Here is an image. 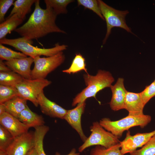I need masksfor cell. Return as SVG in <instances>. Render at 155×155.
<instances>
[{
	"label": "cell",
	"mask_w": 155,
	"mask_h": 155,
	"mask_svg": "<svg viewBox=\"0 0 155 155\" xmlns=\"http://www.w3.org/2000/svg\"><path fill=\"white\" fill-rule=\"evenodd\" d=\"M40 1L36 0L35 8L27 22L14 31L27 39L32 40L43 37L53 32L66 34L56 25L57 15L53 9L46 7L44 9L40 5Z\"/></svg>",
	"instance_id": "6da1fadb"
},
{
	"label": "cell",
	"mask_w": 155,
	"mask_h": 155,
	"mask_svg": "<svg viewBox=\"0 0 155 155\" xmlns=\"http://www.w3.org/2000/svg\"><path fill=\"white\" fill-rule=\"evenodd\" d=\"M83 78L86 87L73 99L72 106L86 101L90 97H94L96 100L97 93L105 88H110L115 80L110 72L102 70H98L95 75L88 73L84 74Z\"/></svg>",
	"instance_id": "7a4b0ae2"
},
{
	"label": "cell",
	"mask_w": 155,
	"mask_h": 155,
	"mask_svg": "<svg viewBox=\"0 0 155 155\" xmlns=\"http://www.w3.org/2000/svg\"><path fill=\"white\" fill-rule=\"evenodd\" d=\"M33 43L32 40L24 37L15 39L5 38L0 40V44L11 46L26 56L33 59L38 56L44 55L47 57L53 56L66 50L68 47L66 45H60L58 42L55 44L53 47L40 48L33 46Z\"/></svg>",
	"instance_id": "3957f363"
},
{
	"label": "cell",
	"mask_w": 155,
	"mask_h": 155,
	"mask_svg": "<svg viewBox=\"0 0 155 155\" xmlns=\"http://www.w3.org/2000/svg\"><path fill=\"white\" fill-rule=\"evenodd\" d=\"M151 117L144 114L140 116L128 115L119 120L112 121L109 118H104L100 121V125L105 130L111 132L119 138L123 132L131 128L140 126L143 128L151 121Z\"/></svg>",
	"instance_id": "277c9868"
},
{
	"label": "cell",
	"mask_w": 155,
	"mask_h": 155,
	"mask_svg": "<svg viewBox=\"0 0 155 155\" xmlns=\"http://www.w3.org/2000/svg\"><path fill=\"white\" fill-rule=\"evenodd\" d=\"M90 129V136L78 148L80 152L91 146H100L108 148L120 142L118 137L105 130L97 121L93 123Z\"/></svg>",
	"instance_id": "5b68a950"
},
{
	"label": "cell",
	"mask_w": 155,
	"mask_h": 155,
	"mask_svg": "<svg viewBox=\"0 0 155 155\" xmlns=\"http://www.w3.org/2000/svg\"><path fill=\"white\" fill-rule=\"evenodd\" d=\"M98 1L101 13L106 24V32L103 41V44L105 43L113 27L121 28L128 32L132 33L131 29L127 25L125 20L126 16L129 13L128 10H118L102 0H98Z\"/></svg>",
	"instance_id": "8992f818"
},
{
	"label": "cell",
	"mask_w": 155,
	"mask_h": 155,
	"mask_svg": "<svg viewBox=\"0 0 155 155\" xmlns=\"http://www.w3.org/2000/svg\"><path fill=\"white\" fill-rule=\"evenodd\" d=\"M34 59V66L31 72V79H45L48 75L54 70L64 61L65 56L63 51L51 57Z\"/></svg>",
	"instance_id": "52a82bcc"
},
{
	"label": "cell",
	"mask_w": 155,
	"mask_h": 155,
	"mask_svg": "<svg viewBox=\"0 0 155 155\" xmlns=\"http://www.w3.org/2000/svg\"><path fill=\"white\" fill-rule=\"evenodd\" d=\"M51 81L46 79H26L23 80L15 86L19 96L26 100L31 101L36 107L39 105L38 98L40 93L43 92L44 89L50 85Z\"/></svg>",
	"instance_id": "ba28073f"
},
{
	"label": "cell",
	"mask_w": 155,
	"mask_h": 155,
	"mask_svg": "<svg viewBox=\"0 0 155 155\" xmlns=\"http://www.w3.org/2000/svg\"><path fill=\"white\" fill-rule=\"evenodd\" d=\"M34 145V133L28 132L14 138L5 152L7 155H27Z\"/></svg>",
	"instance_id": "9c48e42d"
},
{
	"label": "cell",
	"mask_w": 155,
	"mask_h": 155,
	"mask_svg": "<svg viewBox=\"0 0 155 155\" xmlns=\"http://www.w3.org/2000/svg\"><path fill=\"white\" fill-rule=\"evenodd\" d=\"M155 135V130L145 133H137L132 135L128 131L125 139L120 142L121 151L123 155L130 153L142 147Z\"/></svg>",
	"instance_id": "30bf717a"
},
{
	"label": "cell",
	"mask_w": 155,
	"mask_h": 155,
	"mask_svg": "<svg viewBox=\"0 0 155 155\" xmlns=\"http://www.w3.org/2000/svg\"><path fill=\"white\" fill-rule=\"evenodd\" d=\"M86 101L80 103L74 108L67 110L65 115V119L75 130L84 142L87 137L83 132L81 125V117L84 113L85 108Z\"/></svg>",
	"instance_id": "8fae6325"
},
{
	"label": "cell",
	"mask_w": 155,
	"mask_h": 155,
	"mask_svg": "<svg viewBox=\"0 0 155 155\" xmlns=\"http://www.w3.org/2000/svg\"><path fill=\"white\" fill-rule=\"evenodd\" d=\"M112 96L109 103L111 109L115 111L125 109V101L127 91L124 85V79L119 78L116 83L110 87Z\"/></svg>",
	"instance_id": "7c38bea8"
},
{
	"label": "cell",
	"mask_w": 155,
	"mask_h": 155,
	"mask_svg": "<svg viewBox=\"0 0 155 155\" xmlns=\"http://www.w3.org/2000/svg\"><path fill=\"white\" fill-rule=\"evenodd\" d=\"M0 124L9 131L14 138L28 132L30 128L6 112L0 115Z\"/></svg>",
	"instance_id": "4fadbf2b"
},
{
	"label": "cell",
	"mask_w": 155,
	"mask_h": 155,
	"mask_svg": "<svg viewBox=\"0 0 155 155\" xmlns=\"http://www.w3.org/2000/svg\"><path fill=\"white\" fill-rule=\"evenodd\" d=\"M38 105L42 113L52 117L64 119L67 110L49 99L44 95L43 92L38 98Z\"/></svg>",
	"instance_id": "5bb4252c"
},
{
	"label": "cell",
	"mask_w": 155,
	"mask_h": 155,
	"mask_svg": "<svg viewBox=\"0 0 155 155\" xmlns=\"http://www.w3.org/2000/svg\"><path fill=\"white\" fill-rule=\"evenodd\" d=\"M34 59L30 57L13 59L4 62L12 71L26 79H31L30 68Z\"/></svg>",
	"instance_id": "9a60e30c"
},
{
	"label": "cell",
	"mask_w": 155,
	"mask_h": 155,
	"mask_svg": "<svg viewBox=\"0 0 155 155\" xmlns=\"http://www.w3.org/2000/svg\"><path fill=\"white\" fill-rule=\"evenodd\" d=\"M144 104L140 93L127 91L125 101V109L129 112L128 115L140 116L144 115Z\"/></svg>",
	"instance_id": "2e32d148"
},
{
	"label": "cell",
	"mask_w": 155,
	"mask_h": 155,
	"mask_svg": "<svg viewBox=\"0 0 155 155\" xmlns=\"http://www.w3.org/2000/svg\"><path fill=\"white\" fill-rule=\"evenodd\" d=\"M18 119L29 128H35L44 123L42 117L32 111L28 106L20 113Z\"/></svg>",
	"instance_id": "e0dca14e"
},
{
	"label": "cell",
	"mask_w": 155,
	"mask_h": 155,
	"mask_svg": "<svg viewBox=\"0 0 155 155\" xmlns=\"http://www.w3.org/2000/svg\"><path fill=\"white\" fill-rule=\"evenodd\" d=\"M26 100L17 96L3 103L5 112L18 118L20 113L28 106Z\"/></svg>",
	"instance_id": "ac0fdd59"
},
{
	"label": "cell",
	"mask_w": 155,
	"mask_h": 155,
	"mask_svg": "<svg viewBox=\"0 0 155 155\" xmlns=\"http://www.w3.org/2000/svg\"><path fill=\"white\" fill-rule=\"evenodd\" d=\"M36 0H17L14 1L13 7L7 17L16 13L19 18L24 20L26 15L31 11V7Z\"/></svg>",
	"instance_id": "d6986e66"
},
{
	"label": "cell",
	"mask_w": 155,
	"mask_h": 155,
	"mask_svg": "<svg viewBox=\"0 0 155 155\" xmlns=\"http://www.w3.org/2000/svg\"><path fill=\"white\" fill-rule=\"evenodd\" d=\"M23 21L16 13L7 18L0 24V40L5 38L7 34H10L12 31H14Z\"/></svg>",
	"instance_id": "ffe728a7"
},
{
	"label": "cell",
	"mask_w": 155,
	"mask_h": 155,
	"mask_svg": "<svg viewBox=\"0 0 155 155\" xmlns=\"http://www.w3.org/2000/svg\"><path fill=\"white\" fill-rule=\"evenodd\" d=\"M34 128V148L37 155H46L43 149V141L49 128L48 126L43 125Z\"/></svg>",
	"instance_id": "44dd1931"
},
{
	"label": "cell",
	"mask_w": 155,
	"mask_h": 155,
	"mask_svg": "<svg viewBox=\"0 0 155 155\" xmlns=\"http://www.w3.org/2000/svg\"><path fill=\"white\" fill-rule=\"evenodd\" d=\"M23 78L12 71L0 72V84L15 87L23 80Z\"/></svg>",
	"instance_id": "7402d4cb"
},
{
	"label": "cell",
	"mask_w": 155,
	"mask_h": 155,
	"mask_svg": "<svg viewBox=\"0 0 155 155\" xmlns=\"http://www.w3.org/2000/svg\"><path fill=\"white\" fill-rule=\"evenodd\" d=\"M85 60L80 53L76 54L71 65L69 68L63 70L62 72L69 74L77 73L82 71H84L88 73L86 67Z\"/></svg>",
	"instance_id": "603a6c76"
},
{
	"label": "cell",
	"mask_w": 155,
	"mask_h": 155,
	"mask_svg": "<svg viewBox=\"0 0 155 155\" xmlns=\"http://www.w3.org/2000/svg\"><path fill=\"white\" fill-rule=\"evenodd\" d=\"M46 7L52 8L57 16L61 14H66L68 11L67 5L74 1L72 0H45Z\"/></svg>",
	"instance_id": "cb8c5ba5"
},
{
	"label": "cell",
	"mask_w": 155,
	"mask_h": 155,
	"mask_svg": "<svg viewBox=\"0 0 155 155\" xmlns=\"http://www.w3.org/2000/svg\"><path fill=\"white\" fill-rule=\"evenodd\" d=\"M120 148V143L108 148L96 146L91 149L90 155H123Z\"/></svg>",
	"instance_id": "d4e9b609"
},
{
	"label": "cell",
	"mask_w": 155,
	"mask_h": 155,
	"mask_svg": "<svg viewBox=\"0 0 155 155\" xmlns=\"http://www.w3.org/2000/svg\"><path fill=\"white\" fill-rule=\"evenodd\" d=\"M17 96L19 94L15 87L0 84V104Z\"/></svg>",
	"instance_id": "484cf974"
},
{
	"label": "cell",
	"mask_w": 155,
	"mask_h": 155,
	"mask_svg": "<svg viewBox=\"0 0 155 155\" xmlns=\"http://www.w3.org/2000/svg\"><path fill=\"white\" fill-rule=\"evenodd\" d=\"M22 53L13 51L0 44V58L2 60L8 61L13 59L27 57Z\"/></svg>",
	"instance_id": "4316f807"
},
{
	"label": "cell",
	"mask_w": 155,
	"mask_h": 155,
	"mask_svg": "<svg viewBox=\"0 0 155 155\" xmlns=\"http://www.w3.org/2000/svg\"><path fill=\"white\" fill-rule=\"evenodd\" d=\"M129 154L130 155H155V135L141 149Z\"/></svg>",
	"instance_id": "83f0119b"
},
{
	"label": "cell",
	"mask_w": 155,
	"mask_h": 155,
	"mask_svg": "<svg viewBox=\"0 0 155 155\" xmlns=\"http://www.w3.org/2000/svg\"><path fill=\"white\" fill-rule=\"evenodd\" d=\"M14 138L5 128L0 125V151L5 152Z\"/></svg>",
	"instance_id": "f1b7e54d"
},
{
	"label": "cell",
	"mask_w": 155,
	"mask_h": 155,
	"mask_svg": "<svg viewBox=\"0 0 155 155\" xmlns=\"http://www.w3.org/2000/svg\"><path fill=\"white\" fill-rule=\"evenodd\" d=\"M77 2L78 6H82L85 8L91 10L102 20H104L100 11L98 0H78Z\"/></svg>",
	"instance_id": "f546056e"
},
{
	"label": "cell",
	"mask_w": 155,
	"mask_h": 155,
	"mask_svg": "<svg viewBox=\"0 0 155 155\" xmlns=\"http://www.w3.org/2000/svg\"><path fill=\"white\" fill-rule=\"evenodd\" d=\"M140 93L145 105L152 98L155 96V85L153 82L146 86L144 90Z\"/></svg>",
	"instance_id": "4dcf8cb0"
},
{
	"label": "cell",
	"mask_w": 155,
	"mask_h": 155,
	"mask_svg": "<svg viewBox=\"0 0 155 155\" xmlns=\"http://www.w3.org/2000/svg\"><path fill=\"white\" fill-rule=\"evenodd\" d=\"M15 1L14 0H0V22H3L5 21V16L7 11L13 5Z\"/></svg>",
	"instance_id": "1f68e13d"
},
{
	"label": "cell",
	"mask_w": 155,
	"mask_h": 155,
	"mask_svg": "<svg viewBox=\"0 0 155 155\" xmlns=\"http://www.w3.org/2000/svg\"><path fill=\"white\" fill-rule=\"evenodd\" d=\"M0 71L7 72L12 71L4 63L3 60H0Z\"/></svg>",
	"instance_id": "d6a6232c"
},
{
	"label": "cell",
	"mask_w": 155,
	"mask_h": 155,
	"mask_svg": "<svg viewBox=\"0 0 155 155\" xmlns=\"http://www.w3.org/2000/svg\"><path fill=\"white\" fill-rule=\"evenodd\" d=\"M79 153L76 152V150L75 148H73L71 149L70 152L67 154L66 155H80ZM55 155H61L60 153L57 152Z\"/></svg>",
	"instance_id": "836d02e7"
},
{
	"label": "cell",
	"mask_w": 155,
	"mask_h": 155,
	"mask_svg": "<svg viewBox=\"0 0 155 155\" xmlns=\"http://www.w3.org/2000/svg\"><path fill=\"white\" fill-rule=\"evenodd\" d=\"M27 155H37L34 147L29 151Z\"/></svg>",
	"instance_id": "e575fe53"
},
{
	"label": "cell",
	"mask_w": 155,
	"mask_h": 155,
	"mask_svg": "<svg viewBox=\"0 0 155 155\" xmlns=\"http://www.w3.org/2000/svg\"><path fill=\"white\" fill-rule=\"evenodd\" d=\"M6 112L5 107L3 104H0V115Z\"/></svg>",
	"instance_id": "d590c367"
},
{
	"label": "cell",
	"mask_w": 155,
	"mask_h": 155,
	"mask_svg": "<svg viewBox=\"0 0 155 155\" xmlns=\"http://www.w3.org/2000/svg\"><path fill=\"white\" fill-rule=\"evenodd\" d=\"M0 155H7L5 152L4 151H0Z\"/></svg>",
	"instance_id": "8d00e7d4"
},
{
	"label": "cell",
	"mask_w": 155,
	"mask_h": 155,
	"mask_svg": "<svg viewBox=\"0 0 155 155\" xmlns=\"http://www.w3.org/2000/svg\"><path fill=\"white\" fill-rule=\"evenodd\" d=\"M153 83H154V84L155 85V79L154 80V81L153 82Z\"/></svg>",
	"instance_id": "74e56055"
}]
</instances>
